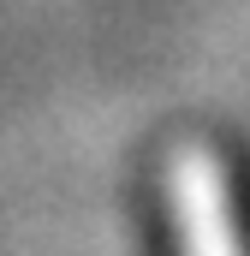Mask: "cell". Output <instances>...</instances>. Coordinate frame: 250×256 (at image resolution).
<instances>
[{
	"label": "cell",
	"instance_id": "1",
	"mask_svg": "<svg viewBox=\"0 0 250 256\" xmlns=\"http://www.w3.org/2000/svg\"><path fill=\"white\" fill-rule=\"evenodd\" d=\"M167 226L179 256H250L244 202L214 143H173L167 155Z\"/></svg>",
	"mask_w": 250,
	"mask_h": 256
}]
</instances>
